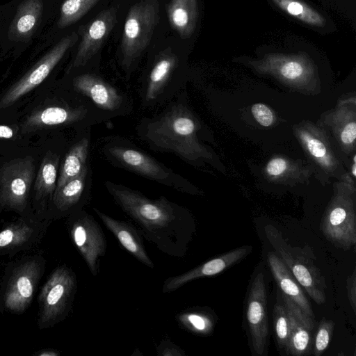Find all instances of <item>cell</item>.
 <instances>
[{"label": "cell", "instance_id": "6da1fadb", "mask_svg": "<svg viewBox=\"0 0 356 356\" xmlns=\"http://www.w3.org/2000/svg\"><path fill=\"white\" fill-rule=\"evenodd\" d=\"M118 207L136 222L143 237L163 253L182 258L195 232L192 213L165 196L150 199L140 192L111 181L104 183Z\"/></svg>", "mask_w": 356, "mask_h": 356}, {"label": "cell", "instance_id": "7a4b0ae2", "mask_svg": "<svg viewBox=\"0 0 356 356\" xmlns=\"http://www.w3.org/2000/svg\"><path fill=\"white\" fill-rule=\"evenodd\" d=\"M182 90L161 113L142 118L136 127L139 138L152 149L174 154L192 162L201 155L197 140V123Z\"/></svg>", "mask_w": 356, "mask_h": 356}, {"label": "cell", "instance_id": "3957f363", "mask_svg": "<svg viewBox=\"0 0 356 356\" xmlns=\"http://www.w3.org/2000/svg\"><path fill=\"white\" fill-rule=\"evenodd\" d=\"M104 155L119 168L134 172L183 193L195 194V187L182 175L148 155L131 143L109 138L102 147Z\"/></svg>", "mask_w": 356, "mask_h": 356}, {"label": "cell", "instance_id": "277c9868", "mask_svg": "<svg viewBox=\"0 0 356 356\" xmlns=\"http://www.w3.org/2000/svg\"><path fill=\"white\" fill-rule=\"evenodd\" d=\"M159 20L160 0H140L130 7L121 40L124 70H130L149 44Z\"/></svg>", "mask_w": 356, "mask_h": 356}, {"label": "cell", "instance_id": "5b68a950", "mask_svg": "<svg viewBox=\"0 0 356 356\" xmlns=\"http://www.w3.org/2000/svg\"><path fill=\"white\" fill-rule=\"evenodd\" d=\"M77 289L76 275L67 266L57 267L43 285L38 296V326H54L68 315Z\"/></svg>", "mask_w": 356, "mask_h": 356}, {"label": "cell", "instance_id": "8992f818", "mask_svg": "<svg viewBox=\"0 0 356 356\" xmlns=\"http://www.w3.org/2000/svg\"><path fill=\"white\" fill-rule=\"evenodd\" d=\"M72 87L102 121L130 111L131 104L125 94L96 74L85 72L75 76Z\"/></svg>", "mask_w": 356, "mask_h": 356}, {"label": "cell", "instance_id": "52a82bcc", "mask_svg": "<svg viewBox=\"0 0 356 356\" xmlns=\"http://www.w3.org/2000/svg\"><path fill=\"white\" fill-rule=\"evenodd\" d=\"M264 232L276 254L290 270L300 285L316 304H324L326 301L325 280L312 261L301 254L297 248L289 245L274 226H265Z\"/></svg>", "mask_w": 356, "mask_h": 356}, {"label": "cell", "instance_id": "ba28073f", "mask_svg": "<svg viewBox=\"0 0 356 356\" xmlns=\"http://www.w3.org/2000/svg\"><path fill=\"white\" fill-rule=\"evenodd\" d=\"M179 58L168 47L156 55L140 89L142 106L154 108L170 102L182 90L174 80Z\"/></svg>", "mask_w": 356, "mask_h": 356}, {"label": "cell", "instance_id": "9c48e42d", "mask_svg": "<svg viewBox=\"0 0 356 356\" xmlns=\"http://www.w3.org/2000/svg\"><path fill=\"white\" fill-rule=\"evenodd\" d=\"M34 177L35 163L31 156L6 163L0 168V211L12 210L22 214Z\"/></svg>", "mask_w": 356, "mask_h": 356}, {"label": "cell", "instance_id": "30bf717a", "mask_svg": "<svg viewBox=\"0 0 356 356\" xmlns=\"http://www.w3.org/2000/svg\"><path fill=\"white\" fill-rule=\"evenodd\" d=\"M67 229L72 241L84 259L90 273H99L100 260L105 254L107 243L100 225L81 209L69 216Z\"/></svg>", "mask_w": 356, "mask_h": 356}, {"label": "cell", "instance_id": "8fae6325", "mask_svg": "<svg viewBox=\"0 0 356 356\" xmlns=\"http://www.w3.org/2000/svg\"><path fill=\"white\" fill-rule=\"evenodd\" d=\"M101 119L79 98L72 104L61 102L32 112L22 125V133L27 134L56 126L83 125L92 127Z\"/></svg>", "mask_w": 356, "mask_h": 356}, {"label": "cell", "instance_id": "7c38bea8", "mask_svg": "<svg viewBox=\"0 0 356 356\" xmlns=\"http://www.w3.org/2000/svg\"><path fill=\"white\" fill-rule=\"evenodd\" d=\"M77 40L78 34L73 32L56 43L33 67L8 89L0 99V109L10 106L38 86Z\"/></svg>", "mask_w": 356, "mask_h": 356}, {"label": "cell", "instance_id": "4fadbf2b", "mask_svg": "<svg viewBox=\"0 0 356 356\" xmlns=\"http://www.w3.org/2000/svg\"><path fill=\"white\" fill-rule=\"evenodd\" d=\"M42 272V261L31 258L13 272L3 294V305L10 312L22 313L31 303Z\"/></svg>", "mask_w": 356, "mask_h": 356}, {"label": "cell", "instance_id": "5bb4252c", "mask_svg": "<svg viewBox=\"0 0 356 356\" xmlns=\"http://www.w3.org/2000/svg\"><path fill=\"white\" fill-rule=\"evenodd\" d=\"M117 22V10L104 9L87 24L80 26L81 39L68 71L83 67L99 51Z\"/></svg>", "mask_w": 356, "mask_h": 356}, {"label": "cell", "instance_id": "9a60e30c", "mask_svg": "<svg viewBox=\"0 0 356 356\" xmlns=\"http://www.w3.org/2000/svg\"><path fill=\"white\" fill-rule=\"evenodd\" d=\"M246 320L253 350L263 355L267 346L269 333L267 314V296L263 272L254 278L246 305Z\"/></svg>", "mask_w": 356, "mask_h": 356}, {"label": "cell", "instance_id": "2e32d148", "mask_svg": "<svg viewBox=\"0 0 356 356\" xmlns=\"http://www.w3.org/2000/svg\"><path fill=\"white\" fill-rule=\"evenodd\" d=\"M321 229L325 238L334 246L345 250L356 243L355 213L346 202H337L324 216Z\"/></svg>", "mask_w": 356, "mask_h": 356}, {"label": "cell", "instance_id": "e0dca14e", "mask_svg": "<svg viewBox=\"0 0 356 356\" xmlns=\"http://www.w3.org/2000/svg\"><path fill=\"white\" fill-rule=\"evenodd\" d=\"M92 172L90 165L77 177L55 190L51 202L56 217H63L81 210L90 196Z\"/></svg>", "mask_w": 356, "mask_h": 356}, {"label": "cell", "instance_id": "ac0fdd59", "mask_svg": "<svg viewBox=\"0 0 356 356\" xmlns=\"http://www.w3.org/2000/svg\"><path fill=\"white\" fill-rule=\"evenodd\" d=\"M252 251L249 245L234 249L182 274L168 277L163 282L162 291H175L195 280L217 275L238 262Z\"/></svg>", "mask_w": 356, "mask_h": 356}, {"label": "cell", "instance_id": "d6986e66", "mask_svg": "<svg viewBox=\"0 0 356 356\" xmlns=\"http://www.w3.org/2000/svg\"><path fill=\"white\" fill-rule=\"evenodd\" d=\"M282 297L290 320V337L284 349L286 355L302 356L312 354L315 321L307 317L287 296L282 293Z\"/></svg>", "mask_w": 356, "mask_h": 356}, {"label": "cell", "instance_id": "ffe728a7", "mask_svg": "<svg viewBox=\"0 0 356 356\" xmlns=\"http://www.w3.org/2000/svg\"><path fill=\"white\" fill-rule=\"evenodd\" d=\"M94 212L106 227L115 236L120 245L138 261L153 269L154 262L149 257L143 242V236L133 224L117 220L93 207Z\"/></svg>", "mask_w": 356, "mask_h": 356}, {"label": "cell", "instance_id": "44dd1931", "mask_svg": "<svg viewBox=\"0 0 356 356\" xmlns=\"http://www.w3.org/2000/svg\"><path fill=\"white\" fill-rule=\"evenodd\" d=\"M267 258L271 273L282 293L294 302L307 317L314 321L311 304L290 270L275 252H269Z\"/></svg>", "mask_w": 356, "mask_h": 356}, {"label": "cell", "instance_id": "7402d4cb", "mask_svg": "<svg viewBox=\"0 0 356 356\" xmlns=\"http://www.w3.org/2000/svg\"><path fill=\"white\" fill-rule=\"evenodd\" d=\"M91 128L70 148L65 154L57 179L56 189L69 180L79 176L88 164ZM55 189V190H56Z\"/></svg>", "mask_w": 356, "mask_h": 356}, {"label": "cell", "instance_id": "603a6c76", "mask_svg": "<svg viewBox=\"0 0 356 356\" xmlns=\"http://www.w3.org/2000/svg\"><path fill=\"white\" fill-rule=\"evenodd\" d=\"M40 227L31 220H20L0 231V252L21 250L38 239Z\"/></svg>", "mask_w": 356, "mask_h": 356}, {"label": "cell", "instance_id": "cb8c5ba5", "mask_svg": "<svg viewBox=\"0 0 356 356\" xmlns=\"http://www.w3.org/2000/svg\"><path fill=\"white\" fill-rule=\"evenodd\" d=\"M169 24L182 39L189 38L196 27L198 16L197 0H170L166 4Z\"/></svg>", "mask_w": 356, "mask_h": 356}, {"label": "cell", "instance_id": "d4e9b609", "mask_svg": "<svg viewBox=\"0 0 356 356\" xmlns=\"http://www.w3.org/2000/svg\"><path fill=\"white\" fill-rule=\"evenodd\" d=\"M59 156L47 152L43 158L37 172L35 183V199L42 209L51 202L57 182Z\"/></svg>", "mask_w": 356, "mask_h": 356}, {"label": "cell", "instance_id": "484cf974", "mask_svg": "<svg viewBox=\"0 0 356 356\" xmlns=\"http://www.w3.org/2000/svg\"><path fill=\"white\" fill-rule=\"evenodd\" d=\"M42 10V0L24 1L10 27L9 38L16 40L29 38L39 23Z\"/></svg>", "mask_w": 356, "mask_h": 356}, {"label": "cell", "instance_id": "4316f807", "mask_svg": "<svg viewBox=\"0 0 356 356\" xmlns=\"http://www.w3.org/2000/svg\"><path fill=\"white\" fill-rule=\"evenodd\" d=\"M175 318L181 329L198 336L211 334L215 323L209 311L198 307H189L180 312Z\"/></svg>", "mask_w": 356, "mask_h": 356}, {"label": "cell", "instance_id": "83f0119b", "mask_svg": "<svg viewBox=\"0 0 356 356\" xmlns=\"http://www.w3.org/2000/svg\"><path fill=\"white\" fill-rule=\"evenodd\" d=\"M282 10L308 24L323 26L325 19L320 13L300 0H273Z\"/></svg>", "mask_w": 356, "mask_h": 356}, {"label": "cell", "instance_id": "f1b7e54d", "mask_svg": "<svg viewBox=\"0 0 356 356\" xmlns=\"http://www.w3.org/2000/svg\"><path fill=\"white\" fill-rule=\"evenodd\" d=\"M99 0H65L61 5L58 26H69L88 13Z\"/></svg>", "mask_w": 356, "mask_h": 356}, {"label": "cell", "instance_id": "f546056e", "mask_svg": "<svg viewBox=\"0 0 356 356\" xmlns=\"http://www.w3.org/2000/svg\"><path fill=\"white\" fill-rule=\"evenodd\" d=\"M273 325L278 347L285 349L290 337V320L283 301L277 302L273 308Z\"/></svg>", "mask_w": 356, "mask_h": 356}, {"label": "cell", "instance_id": "4dcf8cb0", "mask_svg": "<svg viewBox=\"0 0 356 356\" xmlns=\"http://www.w3.org/2000/svg\"><path fill=\"white\" fill-rule=\"evenodd\" d=\"M268 60L277 64V69L282 76L293 80L303 76L306 69L303 62L298 57L271 56Z\"/></svg>", "mask_w": 356, "mask_h": 356}, {"label": "cell", "instance_id": "1f68e13d", "mask_svg": "<svg viewBox=\"0 0 356 356\" xmlns=\"http://www.w3.org/2000/svg\"><path fill=\"white\" fill-rule=\"evenodd\" d=\"M334 323L332 320L322 319L313 340L312 354L321 356L328 348L333 335Z\"/></svg>", "mask_w": 356, "mask_h": 356}, {"label": "cell", "instance_id": "d6a6232c", "mask_svg": "<svg viewBox=\"0 0 356 356\" xmlns=\"http://www.w3.org/2000/svg\"><path fill=\"white\" fill-rule=\"evenodd\" d=\"M252 113L256 120L262 126H270L273 121V115L266 105L258 103L252 106Z\"/></svg>", "mask_w": 356, "mask_h": 356}, {"label": "cell", "instance_id": "836d02e7", "mask_svg": "<svg viewBox=\"0 0 356 356\" xmlns=\"http://www.w3.org/2000/svg\"><path fill=\"white\" fill-rule=\"evenodd\" d=\"M156 353L159 356H184L186 355L182 348L168 338L162 339L156 346Z\"/></svg>", "mask_w": 356, "mask_h": 356}, {"label": "cell", "instance_id": "e575fe53", "mask_svg": "<svg viewBox=\"0 0 356 356\" xmlns=\"http://www.w3.org/2000/svg\"><path fill=\"white\" fill-rule=\"evenodd\" d=\"M302 137L307 140V149L312 155L319 159L325 156L326 148L322 142L309 137L307 134L302 135Z\"/></svg>", "mask_w": 356, "mask_h": 356}, {"label": "cell", "instance_id": "d590c367", "mask_svg": "<svg viewBox=\"0 0 356 356\" xmlns=\"http://www.w3.org/2000/svg\"><path fill=\"white\" fill-rule=\"evenodd\" d=\"M347 293L350 306L354 312L356 311V273L354 268L353 273L347 279Z\"/></svg>", "mask_w": 356, "mask_h": 356}, {"label": "cell", "instance_id": "8d00e7d4", "mask_svg": "<svg viewBox=\"0 0 356 356\" xmlns=\"http://www.w3.org/2000/svg\"><path fill=\"white\" fill-rule=\"evenodd\" d=\"M286 168L285 160L281 158L272 159L266 166V171L270 175H279Z\"/></svg>", "mask_w": 356, "mask_h": 356}, {"label": "cell", "instance_id": "74e56055", "mask_svg": "<svg viewBox=\"0 0 356 356\" xmlns=\"http://www.w3.org/2000/svg\"><path fill=\"white\" fill-rule=\"evenodd\" d=\"M356 136V124L355 122L348 123L341 134V139L345 144L352 143Z\"/></svg>", "mask_w": 356, "mask_h": 356}, {"label": "cell", "instance_id": "f35d334b", "mask_svg": "<svg viewBox=\"0 0 356 356\" xmlns=\"http://www.w3.org/2000/svg\"><path fill=\"white\" fill-rule=\"evenodd\" d=\"M14 129L10 127L7 125H0V138H12L14 136Z\"/></svg>", "mask_w": 356, "mask_h": 356}, {"label": "cell", "instance_id": "ab89813d", "mask_svg": "<svg viewBox=\"0 0 356 356\" xmlns=\"http://www.w3.org/2000/svg\"><path fill=\"white\" fill-rule=\"evenodd\" d=\"M59 353L55 350H44L38 354L39 356H58Z\"/></svg>", "mask_w": 356, "mask_h": 356}, {"label": "cell", "instance_id": "60d3db41", "mask_svg": "<svg viewBox=\"0 0 356 356\" xmlns=\"http://www.w3.org/2000/svg\"><path fill=\"white\" fill-rule=\"evenodd\" d=\"M353 168H352V172H353V175L354 177L356 176V163H355V156H354V158H353Z\"/></svg>", "mask_w": 356, "mask_h": 356}]
</instances>
